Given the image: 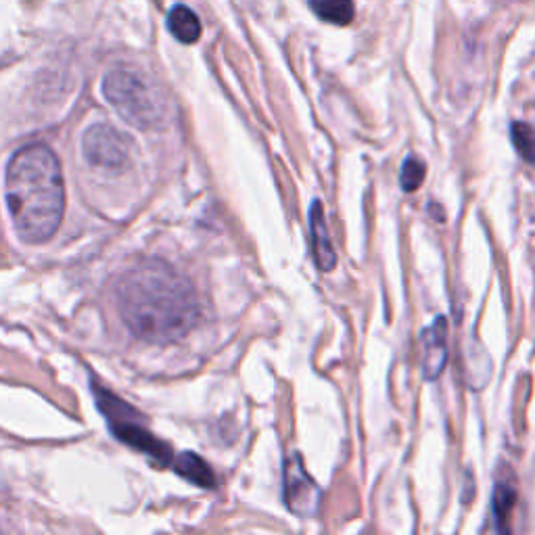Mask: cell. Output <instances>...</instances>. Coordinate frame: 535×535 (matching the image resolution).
Masks as SVG:
<instances>
[{"instance_id": "4", "label": "cell", "mask_w": 535, "mask_h": 535, "mask_svg": "<svg viewBox=\"0 0 535 535\" xmlns=\"http://www.w3.org/2000/svg\"><path fill=\"white\" fill-rule=\"evenodd\" d=\"M283 498L289 513L299 519H312L322 502V490L306 471L304 460H301L297 452H291L285 460Z\"/></svg>"}, {"instance_id": "10", "label": "cell", "mask_w": 535, "mask_h": 535, "mask_svg": "<svg viewBox=\"0 0 535 535\" xmlns=\"http://www.w3.org/2000/svg\"><path fill=\"white\" fill-rule=\"evenodd\" d=\"M176 473L184 477L186 481L205 487V490H212V487H216V475L212 473V469H209V464L193 452H184L182 456H178Z\"/></svg>"}, {"instance_id": "9", "label": "cell", "mask_w": 535, "mask_h": 535, "mask_svg": "<svg viewBox=\"0 0 535 535\" xmlns=\"http://www.w3.org/2000/svg\"><path fill=\"white\" fill-rule=\"evenodd\" d=\"M168 28L176 40L182 44H193L201 38V21L193 9L176 5L168 15Z\"/></svg>"}, {"instance_id": "2", "label": "cell", "mask_w": 535, "mask_h": 535, "mask_svg": "<svg viewBox=\"0 0 535 535\" xmlns=\"http://www.w3.org/2000/svg\"><path fill=\"white\" fill-rule=\"evenodd\" d=\"M7 205L26 243L49 241L65 214V184L57 155L44 145L21 149L7 168Z\"/></svg>"}, {"instance_id": "3", "label": "cell", "mask_w": 535, "mask_h": 535, "mask_svg": "<svg viewBox=\"0 0 535 535\" xmlns=\"http://www.w3.org/2000/svg\"><path fill=\"white\" fill-rule=\"evenodd\" d=\"M103 95L122 118L136 128H151L159 120V105L151 86L132 69H113L103 82Z\"/></svg>"}, {"instance_id": "7", "label": "cell", "mask_w": 535, "mask_h": 535, "mask_svg": "<svg viewBox=\"0 0 535 535\" xmlns=\"http://www.w3.org/2000/svg\"><path fill=\"white\" fill-rule=\"evenodd\" d=\"M107 416L111 421V429H113L115 437H120L124 444L153 456L159 464H168L172 460L170 446L161 444V441L155 439L147 429H143L141 425H136V423L122 421V416H118V414H107Z\"/></svg>"}, {"instance_id": "13", "label": "cell", "mask_w": 535, "mask_h": 535, "mask_svg": "<svg viewBox=\"0 0 535 535\" xmlns=\"http://www.w3.org/2000/svg\"><path fill=\"white\" fill-rule=\"evenodd\" d=\"M510 136H513V143L519 155L527 164L535 166V128L523 122H515L513 128H510Z\"/></svg>"}, {"instance_id": "11", "label": "cell", "mask_w": 535, "mask_h": 535, "mask_svg": "<svg viewBox=\"0 0 535 535\" xmlns=\"http://www.w3.org/2000/svg\"><path fill=\"white\" fill-rule=\"evenodd\" d=\"M310 7L322 21L335 23V26H347L356 15L354 0H310Z\"/></svg>"}, {"instance_id": "12", "label": "cell", "mask_w": 535, "mask_h": 535, "mask_svg": "<svg viewBox=\"0 0 535 535\" xmlns=\"http://www.w3.org/2000/svg\"><path fill=\"white\" fill-rule=\"evenodd\" d=\"M517 502V487L510 481H498L494 492V517L500 531H506V519Z\"/></svg>"}, {"instance_id": "14", "label": "cell", "mask_w": 535, "mask_h": 535, "mask_svg": "<svg viewBox=\"0 0 535 535\" xmlns=\"http://www.w3.org/2000/svg\"><path fill=\"white\" fill-rule=\"evenodd\" d=\"M427 176V166L423 164V159H418L416 155L406 157V161L402 164V172H400V184L406 193H414L421 189V184Z\"/></svg>"}, {"instance_id": "1", "label": "cell", "mask_w": 535, "mask_h": 535, "mask_svg": "<svg viewBox=\"0 0 535 535\" xmlns=\"http://www.w3.org/2000/svg\"><path fill=\"white\" fill-rule=\"evenodd\" d=\"M118 308L132 335L157 345L186 337L201 316L193 285L159 260L136 266L120 278Z\"/></svg>"}, {"instance_id": "5", "label": "cell", "mask_w": 535, "mask_h": 535, "mask_svg": "<svg viewBox=\"0 0 535 535\" xmlns=\"http://www.w3.org/2000/svg\"><path fill=\"white\" fill-rule=\"evenodd\" d=\"M82 147L90 164L103 172H118L128 164L126 138L107 124L88 128Z\"/></svg>"}, {"instance_id": "6", "label": "cell", "mask_w": 535, "mask_h": 535, "mask_svg": "<svg viewBox=\"0 0 535 535\" xmlns=\"http://www.w3.org/2000/svg\"><path fill=\"white\" fill-rule=\"evenodd\" d=\"M423 375L427 381H437L448 364V320L437 316L431 327L423 331Z\"/></svg>"}, {"instance_id": "8", "label": "cell", "mask_w": 535, "mask_h": 535, "mask_svg": "<svg viewBox=\"0 0 535 535\" xmlns=\"http://www.w3.org/2000/svg\"><path fill=\"white\" fill-rule=\"evenodd\" d=\"M310 232H312V255H314V262L318 266V270L322 272H331L337 266V253L335 247L331 243V235H329V226H327V218H324V209L320 201L312 203L310 209Z\"/></svg>"}]
</instances>
